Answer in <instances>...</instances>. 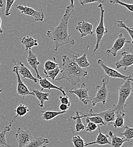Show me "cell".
<instances>
[{
  "instance_id": "obj_33",
  "label": "cell",
  "mask_w": 133,
  "mask_h": 147,
  "mask_svg": "<svg viewBox=\"0 0 133 147\" xmlns=\"http://www.w3.org/2000/svg\"><path fill=\"white\" fill-rule=\"evenodd\" d=\"M72 141L75 147H86L84 141L79 135L74 136Z\"/></svg>"
},
{
  "instance_id": "obj_11",
  "label": "cell",
  "mask_w": 133,
  "mask_h": 147,
  "mask_svg": "<svg viewBox=\"0 0 133 147\" xmlns=\"http://www.w3.org/2000/svg\"><path fill=\"white\" fill-rule=\"evenodd\" d=\"M125 43H132L131 41H127L126 38L123 36L122 34H119L118 37L114 41V44L111 49L106 51L105 53L107 55L108 57L109 55H112L113 57H116L118 51H121L124 47Z\"/></svg>"
},
{
  "instance_id": "obj_17",
  "label": "cell",
  "mask_w": 133,
  "mask_h": 147,
  "mask_svg": "<svg viewBox=\"0 0 133 147\" xmlns=\"http://www.w3.org/2000/svg\"><path fill=\"white\" fill-rule=\"evenodd\" d=\"M38 83L40 86H41V89L40 90L41 91H43L44 89H48V90H56L61 92L63 96H66V93L65 91L63 90L62 87H58L53 84H52L51 82H50L47 78H41V79L38 80Z\"/></svg>"
},
{
  "instance_id": "obj_9",
  "label": "cell",
  "mask_w": 133,
  "mask_h": 147,
  "mask_svg": "<svg viewBox=\"0 0 133 147\" xmlns=\"http://www.w3.org/2000/svg\"><path fill=\"white\" fill-rule=\"evenodd\" d=\"M15 138L18 142V145L17 147H24L27 145L34 138L32 134L28 129H23L19 127Z\"/></svg>"
},
{
  "instance_id": "obj_25",
  "label": "cell",
  "mask_w": 133,
  "mask_h": 147,
  "mask_svg": "<svg viewBox=\"0 0 133 147\" xmlns=\"http://www.w3.org/2000/svg\"><path fill=\"white\" fill-rule=\"evenodd\" d=\"M13 122H10V124L5 126L3 130L0 132V146H3L6 147H11V146L7 144L6 139V134L7 132H10L11 130V124Z\"/></svg>"
},
{
  "instance_id": "obj_32",
  "label": "cell",
  "mask_w": 133,
  "mask_h": 147,
  "mask_svg": "<svg viewBox=\"0 0 133 147\" xmlns=\"http://www.w3.org/2000/svg\"><path fill=\"white\" fill-rule=\"evenodd\" d=\"M117 27L121 28H123L125 29L127 32L128 33V34L129 35V36L131 38V42L133 44V28H130L128 26H126V24L121 20H118L117 21Z\"/></svg>"
},
{
  "instance_id": "obj_15",
  "label": "cell",
  "mask_w": 133,
  "mask_h": 147,
  "mask_svg": "<svg viewBox=\"0 0 133 147\" xmlns=\"http://www.w3.org/2000/svg\"><path fill=\"white\" fill-rule=\"evenodd\" d=\"M26 59L28 64L35 70L37 78L38 80L41 79V77L39 75L38 72V65L40 64V63L38 59V57L34 53L32 52V49H30L28 50V55H26Z\"/></svg>"
},
{
  "instance_id": "obj_28",
  "label": "cell",
  "mask_w": 133,
  "mask_h": 147,
  "mask_svg": "<svg viewBox=\"0 0 133 147\" xmlns=\"http://www.w3.org/2000/svg\"><path fill=\"white\" fill-rule=\"evenodd\" d=\"M59 65L56 62V58L53 57V61L51 60H47L45 63L43 69V72L45 74L48 71H49L51 70H52L55 69H56Z\"/></svg>"
},
{
  "instance_id": "obj_39",
  "label": "cell",
  "mask_w": 133,
  "mask_h": 147,
  "mask_svg": "<svg viewBox=\"0 0 133 147\" xmlns=\"http://www.w3.org/2000/svg\"><path fill=\"white\" fill-rule=\"evenodd\" d=\"M70 107V106H69V105L61 104L59 107V109L61 111H67V110L69 109Z\"/></svg>"
},
{
  "instance_id": "obj_5",
  "label": "cell",
  "mask_w": 133,
  "mask_h": 147,
  "mask_svg": "<svg viewBox=\"0 0 133 147\" xmlns=\"http://www.w3.org/2000/svg\"><path fill=\"white\" fill-rule=\"evenodd\" d=\"M98 7L100 10V19L99 23L96 27L95 33H96V44H95V48L94 49V52H96L100 47V43L103 38V36L108 33V30L104 26V14L105 13V10L103 8V6L102 3H99L98 5Z\"/></svg>"
},
{
  "instance_id": "obj_3",
  "label": "cell",
  "mask_w": 133,
  "mask_h": 147,
  "mask_svg": "<svg viewBox=\"0 0 133 147\" xmlns=\"http://www.w3.org/2000/svg\"><path fill=\"white\" fill-rule=\"evenodd\" d=\"M133 81V79L125 80V82L119 87L117 104L112 106L115 115L125 113L124 109L127 107L126 101L132 91V82Z\"/></svg>"
},
{
  "instance_id": "obj_27",
  "label": "cell",
  "mask_w": 133,
  "mask_h": 147,
  "mask_svg": "<svg viewBox=\"0 0 133 147\" xmlns=\"http://www.w3.org/2000/svg\"><path fill=\"white\" fill-rule=\"evenodd\" d=\"M14 111L16 113V115L15 116L14 119L11 121V122H13V121L18 117H23L25 115H26L27 113L30 111V109H29V108L27 106H26V105H24L23 104H20L17 107V108L14 110Z\"/></svg>"
},
{
  "instance_id": "obj_21",
  "label": "cell",
  "mask_w": 133,
  "mask_h": 147,
  "mask_svg": "<svg viewBox=\"0 0 133 147\" xmlns=\"http://www.w3.org/2000/svg\"><path fill=\"white\" fill-rule=\"evenodd\" d=\"M73 53V52H72ZM73 57L74 59V61L76 62L77 65L81 69L82 68H88L90 64L89 62L87 60V55L86 53L83 54L82 56H79L78 54H76L74 53Z\"/></svg>"
},
{
  "instance_id": "obj_7",
  "label": "cell",
  "mask_w": 133,
  "mask_h": 147,
  "mask_svg": "<svg viewBox=\"0 0 133 147\" xmlns=\"http://www.w3.org/2000/svg\"><path fill=\"white\" fill-rule=\"evenodd\" d=\"M13 6L16 7L22 14L32 17L35 22H43L44 20V14L42 10L38 11L30 7L24 6L22 4L13 5Z\"/></svg>"
},
{
  "instance_id": "obj_36",
  "label": "cell",
  "mask_w": 133,
  "mask_h": 147,
  "mask_svg": "<svg viewBox=\"0 0 133 147\" xmlns=\"http://www.w3.org/2000/svg\"><path fill=\"white\" fill-rule=\"evenodd\" d=\"M14 2H15L14 0H13V1L7 0V1H6V7H5V16L6 17H9V16H10L11 14V13H10V10L13 6V5H14Z\"/></svg>"
},
{
  "instance_id": "obj_30",
  "label": "cell",
  "mask_w": 133,
  "mask_h": 147,
  "mask_svg": "<svg viewBox=\"0 0 133 147\" xmlns=\"http://www.w3.org/2000/svg\"><path fill=\"white\" fill-rule=\"evenodd\" d=\"M117 135L124 136V138L128 142L130 141L133 138V129L132 127H128L127 126H125V130L122 132H118Z\"/></svg>"
},
{
  "instance_id": "obj_22",
  "label": "cell",
  "mask_w": 133,
  "mask_h": 147,
  "mask_svg": "<svg viewBox=\"0 0 133 147\" xmlns=\"http://www.w3.org/2000/svg\"><path fill=\"white\" fill-rule=\"evenodd\" d=\"M32 92L35 94V97L38 99L40 102L38 107L41 108H43L44 107V102L49 100V93L48 92L44 93L39 90H32Z\"/></svg>"
},
{
  "instance_id": "obj_40",
  "label": "cell",
  "mask_w": 133,
  "mask_h": 147,
  "mask_svg": "<svg viewBox=\"0 0 133 147\" xmlns=\"http://www.w3.org/2000/svg\"><path fill=\"white\" fill-rule=\"evenodd\" d=\"M3 6V2L2 1L1 3H0V10H1V7H2ZM1 23H2V20H1V18L0 17V34H2L3 33V30H2V28H1Z\"/></svg>"
},
{
  "instance_id": "obj_16",
  "label": "cell",
  "mask_w": 133,
  "mask_h": 147,
  "mask_svg": "<svg viewBox=\"0 0 133 147\" xmlns=\"http://www.w3.org/2000/svg\"><path fill=\"white\" fill-rule=\"evenodd\" d=\"M19 75H21L23 78H26L32 80L34 83H36L38 79L34 76L31 71L27 68L22 62H19V65H17Z\"/></svg>"
},
{
  "instance_id": "obj_38",
  "label": "cell",
  "mask_w": 133,
  "mask_h": 147,
  "mask_svg": "<svg viewBox=\"0 0 133 147\" xmlns=\"http://www.w3.org/2000/svg\"><path fill=\"white\" fill-rule=\"evenodd\" d=\"M59 101H60L61 104L70 106V101H69V98L68 96H59Z\"/></svg>"
},
{
  "instance_id": "obj_20",
  "label": "cell",
  "mask_w": 133,
  "mask_h": 147,
  "mask_svg": "<svg viewBox=\"0 0 133 147\" xmlns=\"http://www.w3.org/2000/svg\"><path fill=\"white\" fill-rule=\"evenodd\" d=\"M21 43L24 46L26 51H27L29 49H32V48L38 47V40L30 36L23 37L21 40Z\"/></svg>"
},
{
  "instance_id": "obj_26",
  "label": "cell",
  "mask_w": 133,
  "mask_h": 147,
  "mask_svg": "<svg viewBox=\"0 0 133 147\" xmlns=\"http://www.w3.org/2000/svg\"><path fill=\"white\" fill-rule=\"evenodd\" d=\"M70 118L76 121L75 129L76 132H80L85 129V125L82 121V118L79 111H76L75 116H71Z\"/></svg>"
},
{
  "instance_id": "obj_18",
  "label": "cell",
  "mask_w": 133,
  "mask_h": 147,
  "mask_svg": "<svg viewBox=\"0 0 133 147\" xmlns=\"http://www.w3.org/2000/svg\"><path fill=\"white\" fill-rule=\"evenodd\" d=\"M98 130H99V134L96 138V139L95 141L92 142H90L88 143H86L85 144V147H87L91 145H94V144H97V145H100V146H104V145H111L110 141L108 139V135H104L103 134L99 126L98 127Z\"/></svg>"
},
{
  "instance_id": "obj_35",
  "label": "cell",
  "mask_w": 133,
  "mask_h": 147,
  "mask_svg": "<svg viewBox=\"0 0 133 147\" xmlns=\"http://www.w3.org/2000/svg\"><path fill=\"white\" fill-rule=\"evenodd\" d=\"M86 126H85V129L86 131L89 132H92L95 131L96 129L98 128V126L96 125L95 123L90 122L87 119H86Z\"/></svg>"
},
{
  "instance_id": "obj_6",
  "label": "cell",
  "mask_w": 133,
  "mask_h": 147,
  "mask_svg": "<svg viewBox=\"0 0 133 147\" xmlns=\"http://www.w3.org/2000/svg\"><path fill=\"white\" fill-rule=\"evenodd\" d=\"M97 64L104 70L106 76H108V78H118V79H123L125 80H130V79H133V78H132L133 73L130 74V75H128V76L124 75L120 73L119 72H118V71H117L116 70L107 66L101 59H99L97 60Z\"/></svg>"
},
{
  "instance_id": "obj_10",
  "label": "cell",
  "mask_w": 133,
  "mask_h": 147,
  "mask_svg": "<svg viewBox=\"0 0 133 147\" xmlns=\"http://www.w3.org/2000/svg\"><path fill=\"white\" fill-rule=\"evenodd\" d=\"M12 71L16 74V75L17 76V94L19 96H20L23 99L25 98L26 96H35V94L33 92L29 91L27 87L24 84V83L22 80V79L18 73L17 66H15L13 67Z\"/></svg>"
},
{
  "instance_id": "obj_37",
  "label": "cell",
  "mask_w": 133,
  "mask_h": 147,
  "mask_svg": "<svg viewBox=\"0 0 133 147\" xmlns=\"http://www.w3.org/2000/svg\"><path fill=\"white\" fill-rule=\"evenodd\" d=\"M79 3L81 5V6H83L86 4L88 3H103L104 2V1L101 0H96V1H88V0H80L79 1Z\"/></svg>"
},
{
  "instance_id": "obj_43",
  "label": "cell",
  "mask_w": 133,
  "mask_h": 147,
  "mask_svg": "<svg viewBox=\"0 0 133 147\" xmlns=\"http://www.w3.org/2000/svg\"><path fill=\"white\" fill-rule=\"evenodd\" d=\"M2 1H1V0H0V3H1V2H2Z\"/></svg>"
},
{
  "instance_id": "obj_12",
  "label": "cell",
  "mask_w": 133,
  "mask_h": 147,
  "mask_svg": "<svg viewBox=\"0 0 133 147\" xmlns=\"http://www.w3.org/2000/svg\"><path fill=\"white\" fill-rule=\"evenodd\" d=\"M121 58L115 62V66L118 69H123L126 70L133 65V55L124 51L121 53Z\"/></svg>"
},
{
  "instance_id": "obj_42",
  "label": "cell",
  "mask_w": 133,
  "mask_h": 147,
  "mask_svg": "<svg viewBox=\"0 0 133 147\" xmlns=\"http://www.w3.org/2000/svg\"><path fill=\"white\" fill-rule=\"evenodd\" d=\"M47 147V146H42V147Z\"/></svg>"
},
{
  "instance_id": "obj_23",
  "label": "cell",
  "mask_w": 133,
  "mask_h": 147,
  "mask_svg": "<svg viewBox=\"0 0 133 147\" xmlns=\"http://www.w3.org/2000/svg\"><path fill=\"white\" fill-rule=\"evenodd\" d=\"M49 143L48 139L43 137L34 138L25 147H41L44 144H48Z\"/></svg>"
},
{
  "instance_id": "obj_41",
  "label": "cell",
  "mask_w": 133,
  "mask_h": 147,
  "mask_svg": "<svg viewBox=\"0 0 133 147\" xmlns=\"http://www.w3.org/2000/svg\"><path fill=\"white\" fill-rule=\"evenodd\" d=\"M2 92V90H0V93Z\"/></svg>"
},
{
  "instance_id": "obj_19",
  "label": "cell",
  "mask_w": 133,
  "mask_h": 147,
  "mask_svg": "<svg viewBox=\"0 0 133 147\" xmlns=\"http://www.w3.org/2000/svg\"><path fill=\"white\" fill-rule=\"evenodd\" d=\"M108 135L111 138L110 143L112 147H121L125 142H128L124 138L114 135L112 131H109Z\"/></svg>"
},
{
  "instance_id": "obj_8",
  "label": "cell",
  "mask_w": 133,
  "mask_h": 147,
  "mask_svg": "<svg viewBox=\"0 0 133 147\" xmlns=\"http://www.w3.org/2000/svg\"><path fill=\"white\" fill-rule=\"evenodd\" d=\"M69 92L71 94L76 95L79 100L85 105H87L91 98L88 94V89L85 83H82L79 87H73L70 89Z\"/></svg>"
},
{
  "instance_id": "obj_44",
  "label": "cell",
  "mask_w": 133,
  "mask_h": 147,
  "mask_svg": "<svg viewBox=\"0 0 133 147\" xmlns=\"http://www.w3.org/2000/svg\"></svg>"
},
{
  "instance_id": "obj_29",
  "label": "cell",
  "mask_w": 133,
  "mask_h": 147,
  "mask_svg": "<svg viewBox=\"0 0 133 147\" xmlns=\"http://www.w3.org/2000/svg\"><path fill=\"white\" fill-rule=\"evenodd\" d=\"M125 116V113L119 114L115 115L114 122L113 123V126L114 128H120L124 127V118Z\"/></svg>"
},
{
  "instance_id": "obj_2",
  "label": "cell",
  "mask_w": 133,
  "mask_h": 147,
  "mask_svg": "<svg viewBox=\"0 0 133 147\" xmlns=\"http://www.w3.org/2000/svg\"><path fill=\"white\" fill-rule=\"evenodd\" d=\"M62 65L61 77L56 78L55 80L59 81L65 79L75 87L80 82V78L84 77L88 75V71L80 68L76 63L74 58H70L66 55H62Z\"/></svg>"
},
{
  "instance_id": "obj_4",
  "label": "cell",
  "mask_w": 133,
  "mask_h": 147,
  "mask_svg": "<svg viewBox=\"0 0 133 147\" xmlns=\"http://www.w3.org/2000/svg\"><path fill=\"white\" fill-rule=\"evenodd\" d=\"M109 78L105 76V78L102 80V85H97L96 86V94L92 101L91 105L92 107H96V105L99 103H102L103 105L106 103L108 94L107 86L109 83Z\"/></svg>"
},
{
  "instance_id": "obj_24",
  "label": "cell",
  "mask_w": 133,
  "mask_h": 147,
  "mask_svg": "<svg viewBox=\"0 0 133 147\" xmlns=\"http://www.w3.org/2000/svg\"><path fill=\"white\" fill-rule=\"evenodd\" d=\"M42 118L45 121H50L59 115L66 113L67 111H41Z\"/></svg>"
},
{
  "instance_id": "obj_31",
  "label": "cell",
  "mask_w": 133,
  "mask_h": 147,
  "mask_svg": "<svg viewBox=\"0 0 133 147\" xmlns=\"http://www.w3.org/2000/svg\"><path fill=\"white\" fill-rule=\"evenodd\" d=\"M61 65H59L56 69L52 70H51L49 71H48L45 74L47 78H50L51 79L55 80L56 79L57 75L61 73Z\"/></svg>"
},
{
  "instance_id": "obj_13",
  "label": "cell",
  "mask_w": 133,
  "mask_h": 147,
  "mask_svg": "<svg viewBox=\"0 0 133 147\" xmlns=\"http://www.w3.org/2000/svg\"><path fill=\"white\" fill-rule=\"evenodd\" d=\"M76 30L79 32L81 37L88 35L92 36L94 34L93 24L84 20L79 21L78 23Z\"/></svg>"
},
{
  "instance_id": "obj_1",
  "label": "cell",
  "mask_w": 133,
  "mask_h": 147,
  "mask_svg": "<svg viewBox=\"0 0 133 147\" xmlns=\"http://www.w3.org/2000/svg\"><path fill=\"white\" fill-rule=\"evenodd\" d=\"M70 5L66 8L59 23L52 30L47 32V36L55 44V51H57L58 48L66 44L74 45L75 41L71 38L68 32V23L72 15L74 13L75 7L74 1H70Z\"/></svg>"
},
{
  "instance_id": "obj_14",
  "label": "cell",
  "mask_w": 133,
  "mask_h": 147,
  "mask_svg": "<svg viewBox=\"0 0 133 147\" xmlns=\"http://www.w3.org/2000/svg\"><path fill=\"white\" fill-rule=\"evenodd\" d=\"M94 115L99 116L100 118H101L105 125H107L108 126L113 125L115 117V114L112 107L108 110H104L98 113H94Z\"/></svg>"
},
{
  "instance_id": "obj_34",
  "label": "cell",
  "mask_w": 133,
  "mask_h": 147,
  "mask_svg": "<svg viewBox=\"0 0 133 147\" xmlns=\"http://www.w3.org/2000/svg\"><path fill=\"white\" fill-rule=\"evenodd\" d=\"M109 2L112 4H117V5H121L122 6H124L128 10L130 11V12L133 11V4H128L126 3L122 2L118 0H111V1H109Z\"/></svg>"
}]
</instances>
